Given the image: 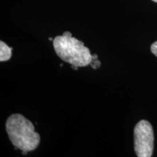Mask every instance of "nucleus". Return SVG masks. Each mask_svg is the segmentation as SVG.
I'll return each instance as SVG.
<instances>
[{
    "label": "nucleus",
    "instance_id": "nucleus-1",
    "mask_svg": "<svg viewBox=\"0 0 157 157\" xmlns=\"http://www.w3.org/2000/svg\"><path fill=\"white\" fill-rule=\"evenodd\" d=\"M6 131L15 149L22 152L34 151L39 145L40 136L35 132L34 124L23 115H11L6 122Z\"/></svg>",
    "mask_w": 157,
    "mask_h": 157
},
{
    "label": "nucleus",
    "instance_id": "nucleus-2",
    "mask_svg": "<svg viewBox=\"0 0 157 157\" xmlns=\"http://www.w3.org/2000/svg\"><path fill=\"white\" fill-rule=\"evenodd\" d=\"M53 46L56 54L65 62L77 67H84L91 63L93 58L87 47L82 41L66 31L62 36L53 39Z\"/></svg>",
    "mask_w": 157,
    "mask_h": 157
},
{
    "label": "nucleus",
    "instance_id": "nucleus-3",
    "mask_svg": "<svg viewBox=\"0 0 157 157\" xmlns=\"http://www.w3.org/2000/svg\"><path fill=\"white\" fill-rule=\"evenodd\" d=\"M135 151L137 156L151 157L154 151V135L150 122L141 120L134 129Z\"/></svg>",
    "mask_w": 157,
    "mask_h": 157
},
{
    "label": "nucleus",
    "instance_id": "nucleus-4",
    "mask_svg": "<svg viewBox=\"0 0 157 157\" xmlns=\"http://www.w3.org/2000/svg\"><path fill=\"white\" fill-rule=\"evenodd\" d=\"M12 56V48L7 46L5 42H0V61H6Z\"/></svg>",
    "mask_w": 157,
    "mask_h": 157
},
{
    "label": "nucleus",
    "instance_id": "nucleus-5",
    "mask_svg": "<svg viewBox=\"0 0 157 157\" xmlns=\"http://www.w3.org/2000/svg\"><path fill=\"white\" fill-rule=\"evenodd\" d=\"M151 50L152 53L157 57V41L153 43L151 47Z\"/></svg>",
    "mask_w": 157,
    "mask_h": 157
},
{
    "label": "nucleus",
    "instance_id": "nucleus-6",
    "mask_svg": "<svg viewBox=\"0 0 157 157\" xmlns=\"http://www.w3.org/2000/svg\"><path fill=\"white\" fill-rule=\"evenodd\" d=\"M90 65H91L92 67L93 68H98L100 66H101V62L98 60H97V59H95V60H93V61L91 62Z\"/></svg>",
    "mask_w": 157,
    "mask_h": 157
},
{
    "label": "nucleus",
    "instance_id": "nucleus-7",
    "mask_svg": "<svg viewBox=\"0 0 157 157\" xmlns=\"http://www.w3.org/2000/svg\"><path fill=\"white\" fill-rule=\"evenodd\" d=\"M152 1H154V2H155L157 3V0H152Z\"/></svg>",
    "mask_w": 157,
    "mask_h": 157
}]
</instances>
